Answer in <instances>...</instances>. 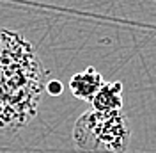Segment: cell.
<instances>
[{
    "label": "cell",
    "instance_id": "3",
    "mask_svg": "<svg viewBox=\"0 0 156 153\" xmlns=\"http://www.w3.org/2000/svg\"><path fill=\"white\" fill-rule=\"evenodd\" d=\"M105 84L101 73L96 68L89 66L83 71H78L71 76L69 80V91L73 93L75 98L82 100V102H92V98L96 96V93L101 89V86Z\"/></svg>",
    "mask_w": 156,
    "mask_h": 153
},
{
    "label": "cell",
    "instance_id": "4",
    "mask_svg": "<svg viewBox=\"0 0 156 153\" xmlns=\"http://www.w3.org/2000/svg\"><path fill=\"white\" fill-rule=\"evenodd\" d=\"M90 103L94 110L101 112L122 110V82H105Z\"/></svg>",
    "mask_w": 156,
    "mask_h": 153
},
{
    "label": "cell",
    "instance_id": "6",
    "mask_svg": "<svg viewBox=\"0 0 156 153\" xmlns=\"http://www.w3.org/2000/svg\"><path fill=\"white\" fill-rule=\"evenodd\" d=\"M0 52H2V39H0Z\"/></svg>",
    "mask_w": 156,
    "mask_h": 153
},
{
    "label": "cell",
    "instance_id": "5",
    "mask_svg": "<svg viewBox=\"0 0 156 153\" xmlns=\"http://www.w3.org/2000/svg\"><path fill=\"white\" fill-rule=\"evenodd\" d=\"M46 91H48L50 95H60V93L64 91V87H62V84H60L58 80H48Z\"/></svg>",
    "mask_w": 156,
    "mask_h": 153
},
{
    "label": "cell",
    "instance_id": "1",
    "mask_svg": "<svg viewBox=\"0 0 156 153\" xmlns=\"http://www.w3.org/2000/svg\"><path fill=\"white\" fill-rule=\"evenodd\" d=\"M0 134H9L36 118L50 78L32 43L21 34L0 29Z\"/></svg>",
    "mask_w": 156,
    "mask_h": 153
},
{
    "label": "cell",
    "instance_id": "2",
    "mask_svg": "<svg viewBox=\"0 0 156 153\" xmlns=\"http://www.w3.org/2000/svg\"><path fill=\"white\" fill-rule=\"evenodd\" d=\"M129 139L131 130L122 110L90 109L73 126V143L80 153H126Z\"/></svg>",
    "mask_w": 156,
    "mask_h": 153
}]
</instances>
